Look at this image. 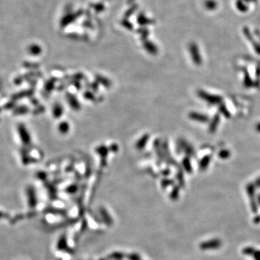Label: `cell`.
Returning <instances> with one entry per match:
<instances>
[{
  "label": "cell",
  "mask_w": 260,
  "mask_h": 260,
  "mask_svg": "<svg viewBox=\"0 0 260 260\" xmlns=\"http://www.w3.org/2000/svg\"><path fill=\"white\" fill-rule=\"evenodd\" d=\"M259 197H260V196H259ZM258 203H259V205H260V197L258 198Z\"/></svg>",
  "instance_id": "cell-3"
},
{
  "label": "cell",
  "mask_w": 260,
  "mask_h": 260,
  "mask_svg": "<svg viewBox=\"0 0 260 260\" xmlns=\"http://www.w3.org/2000/svg\"><path fill=\"white\" fill-rule=\"evenodd\" d=\"M223 245V242L220 239L214 238L210 240L204 241L200 244V248L202 251L215 250L220 248Z\"/></svg>",
  "instance_id": "cell-1"
},
{
  "label": "cell",
  "mask_w": 260,
  "mask_h": 260,
  "mask_svg": "<svg viewBox=\"0 0 260 260\" xmlns=\"http://www.w3.org/2000/svg\"><path fill=\"white\" fill-rule=\"evenodd\" d=\"M242 253L246 256L252 257L254 260H260V250L252 246H247L242 249Z\"/></svg>",
  "instance_id": "cell-2"
}]
</instances>
